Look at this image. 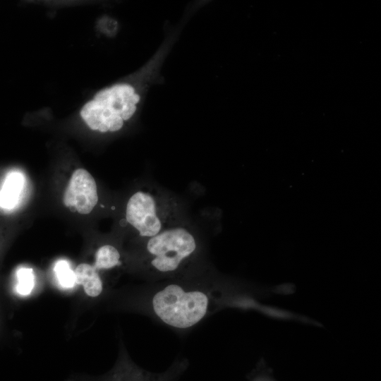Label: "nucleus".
I'll use <instances>...</instances> for the list:
<instances>
[{
	"instance_id": "obj_1",
	"label": "nucleus",
	"mask_w": 381,
	"mask_h": 381,
	"mask_svg": "<svg viewBox=\"0 0 381 381\" xmlns=\"http://www.w3.org/2000/svg\"><path fill=\"white\" fill-rule=\"evenodd\" d=\"M140 96L128 84H116L96 94L80 111L87 125L101 133L120 130L135 114Z\"/></svg>"
},
{
	"instance_id": "obj_2",
	"label": "nucleus",
	"mask_w": 381,
	"mask_h": 381,
	"mask_svg": "<svg viewBox=\"0 0 381 381\" xmlns=\"http://www.w3.org/2000/svg\"><path fill=\"white\" fill-rule=\"evenodd\" d=\"M154 314L164 324L177 329L193 327L207 315L210 297L199 289H187L176 284L167 285L152 298Z\"/></svg>"
},
{
	"instance_id": "obj_3",
	"label": "nucleus",
	"mask_w": 381,
	"mask_h": 381,
	"mask_svg": "<svg viewBox=\"0 0 381 381\" xmlns=\"http://www.w3.org/2000/svg\"><path fill=\"white\" fill-rule=\"evenodd\" d=\"M198 243L187 226L174 224L146 239L150 268L161 274L174 273L195 255Z\"/></svg>"
},
{
	"instance_id": "obj_4",
	"label": "nucleus",
	"mask_w": 381,
	"mask_h": 381,
	"mask_svg": "<svg viewBox=\"0 0 381 381\" xmlns=\"http://www.w3.org/2000/svg\"><path fill=\"white\" fill-rule=\"evenodd\" d=\"M174 201L157 190H138L127 202L126 220L147 239L174 225L171 224L177 207Z\"/></svg>"
},
{
	"instance_id": "obj_5",
	"label": "nucleus",
	"mask_w": 381,
	"mask_h": 381,
	"mask_svg": "<svg viewBox=\"0 0 381 381\" xmlns=\"http://www.w3.org/2000/svg\"><path fill=\"white\" fill-rule=\"evenodd\" d=\"M98 201L96 182L85 169L75 170L65 190L63 202L72 212L87 214Z\"/></svg>"
},
{
	"instance_id": "obj_6",
	"label": "nucleus",
	"mask_w": 381,
	"mask_h": 381,
	"mask_svg": "<svg viewBox=\"0 0 381 381\" xmlns=\"http://www.w3.org/2000/svg\"><path fill=\"white\" fill-rule=\"evenodd\" d=\"M74 272L75 283L83 286L87 295L90 297H97L102 293V282L94 266L82 263L76 267Z\"/></svg>"
},
{
	"instance_id": "obj_7",
	"label": "nucleus",
	"mask_w": 381,
	"mask_h": 381,
	"mask_svg": "<svg viewBox=\"0 0 381 381\" xmlns=\"http://www.w3.org/2000/svg\"><path fill=\"white\" fill-rule=\"evenodd\" d=\"M24 179L17 171L9 173L0 190V207L4 209L13 208L18 203L23 187Z\"/></svg>"
},
{
	"instance_id": "obj_8",
	"label": "nucleus",
	"mask_w": 381,
	"mask_h": 381,
	"mask_svg": "<svg viewBox=\"0 0 381 381\" xmlns=\"http://www.w3.org/2000/svg\"><path fill=\"white\" fill-rule=\"evenodd\" d=\"M120 253L117 248L111 245L99 247L95 253L94 267L97 270H109L121 264Z\"/></svg>"
},
{
	"instance_id": "obj_9",
	"label": "nucleus",
	"mask_w": 381,
	"mask_h": 381,
	"mask_svg": "<svg viewBox=\"0 0 381 381\" xmlns=\"http://www.w3.org/2000/svg\"><path fill=\"white\" fill-rule=\"evenodd\" d=\"M54 270L61 286L70 289L74 286L75 284V272L66 260H58L55 263Z\"/></svg>"
},
{
	"instance_id": "obj_10",
	"label": "nucleus",
	"mask_w": 381,
	"mask_h": 381,
	"mask_svg": "<svg viewBox=\"0 0 381 381\" xmlns=\"http://www.w3.org/2000/svg\"><path fill=\"white\" fill-rule=\"evenodd\" d=\"M17 284L16 291L22 295H29L35 286V276L32 269L20 267L16 272Z\"/></svg>"
}]
</instances>
